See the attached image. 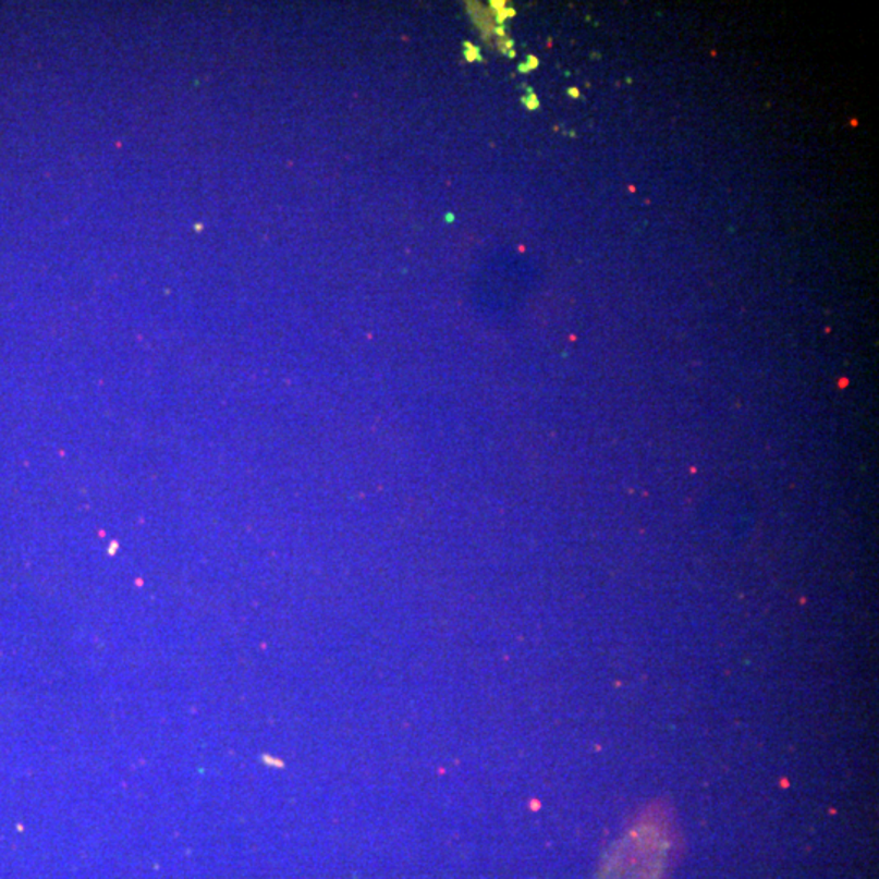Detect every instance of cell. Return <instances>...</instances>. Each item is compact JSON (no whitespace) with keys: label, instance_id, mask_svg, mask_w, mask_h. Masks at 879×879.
I'll return each mask as SVG.
<instances>
[{"label":"cell","instance_id":"1","mask_svg":"<svg viewBox=\"0 0 879 879\" xmlns=\"http://www.w3.org/2000/svg\"><path fill=\"white\" fill-rule=\"evenodd\" d=\"M569 94H571V95H572V97H578V90H577V88H572V90H571V91H569Z\"/></svg>","mask_w":879,"mask_h":879}]
</instances>
